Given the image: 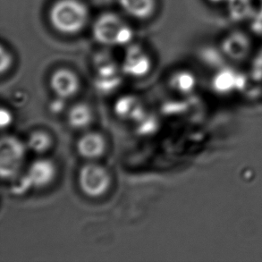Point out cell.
Masks as SVG:
<instances>
[{"label": "cell", "instance_id": "1", "mask_svg": "<svg viewBox=\"0 0 262 262\" xmlns=\"http://www.w3.org/2000/svg\"><path fill=\"white\" fill-rule=\"evenodd\" d=\"M54 28L64 34H75L85 27L89 10L80 0H58L54 4L50 14Z\"/></svg>", "mask_w": 262, "mask_h": 262}, {"label": "cell", "instance_id": "2", "mask_svg": "<svg viewBox=\"0 0 262 262\" xmlns=\"http://www.w3.org/2000/svg\"><path fill=\"white\" fill-rule=\"evenodd\" d=\"M93 35L103 45H126L131 41L134 32L117 14H102L93 26Z\"/></svg>", "mask_w": 262, "mask_h": 262}, {"label": "cell", "instance_id": "3", "mask_svg": "<svg viewBox=\"0 0 262 262\" xmlns=\"http://www.w3.org/2000/svg\"><path fill=\"white\" fill-rule=\"evenodd\" d=\"M26 144L13 136L1 140L0 147V174L3 179H14L25 161Z\"/></svg>", "mask_w": 262, "mask_h": 262}, {"label": "cell", "instance_id": "4", "mask_svg": "<svg viewBox=\"0 0 262 262\" xmlns=\"http://www.w3.org/2000/svg\"><path fill=\"white\" fill-rule=\"evenodd\" d=\"M111 184V177L105 167L98 163L86 164L80 170L79 185L84 194L97 198L106 193Z\"/></svg>", "mask_w": 262, "mask_h": 262}, {"label": "cell", "instance_id": "5", "mask_svg": "<svg viewBox=\"0 0 262 262\" xmlns=\"http://www.w3.org/2000/svg\"><path fill=\"white\" fill-rule=\"evenodd\" d=\"M50 87L58 99H69L78 92L80 81L75 73L61 68L54 72L50 78Z\"/></svg>", "mask_w": 262, "mask_h": 262}, {"label": "cell", "instance_id": "6", "mask_svg": "<svg viewBox=\"0 0 262 262\" xmlns=\"http://www.w3.org/2000/svg\"><path fill=\"white\" fill-rule=\"evenodd\" d=\"M151 63L149 56L138 45H133L126 50L123 69L125 74L133 77H142L150 70Z\"/></svg>", "mask_w": 262, "mask_h": 262}, {"label": "cell", "instance_id": "7", "mask_svg": "<svg viewBox=\"0 0 262 262\" xmlns=\"http://www.w3.org/2000/svg\"><path fill=\"white\" fill-rule=\"evenodd\" d=\"M56 165L49 159H39L32 162L25 173L32 187L43 188L50 185L56 177Z\"/></svg>", "mask_w": 262, "mask_h": 262}, {"label": "cell", "instance_id": "8", "mask_svg": "<svg viewBox=\"0 0 262 262\" xmlns=\"http://www.w3.org/2000/svg\"><path fill=\"white\" fill-rule=\"evenodd\" d=\"M106 149V140L97 132H87L80 137L77 142L79 154L86 160L99 159L103 156Z\"/></svg>", "mask_w": 262, "mask_h": 262}, {"label": "cell", "instance_id": "9", "mask_svg": "<svg viewBox=\"0 0 262 262\" xmlns=\"http://www.w3.org/2000/svg\"><path fill=\"white\" fill-rule=\"evenodd\" d=\"M250 49V39L242 32H233L224 39V51L233 58H242L245 57L248 53Z\"/></svg>", "mask_w": 262, "mask_h": 262}, {"label": "cell", "instance_id": "10", "mask_svg": "<svg viewBox=\"0 0 262 262\" xmlns=\"http://www.w3.org/2000/svg\"><path fill=\"white\" fill-rule=\"evenodd\" d=\"M68 123L76 130H84L89 127L93 120L92 108L85 103H78L72 106L68 111Z\"/></svg>", "mask_w": 262, "mask_h": 262}, {"label": "cell", "instance_id": "11", "mask_svg": "<svg viewBox=\"0 0 262 262\" xmlns=\"http://www.w3.org/2000/svg\"><path fill=\"white\" fill-rule=\"evenodd\" d=\"M120 5L131 16L145 19L155 10L156 0H120Z\"/></svg>", "mask_w": 262, "mask_h": 262}, {"label": "cell", "instance_id": "12", "mask_svg": "<svg viewBox=\"0 0 262 262\" xmlns=\"http://www.w3.org/2000/svg\"><path fill=\"white\" fill-rule=\"evenodd\" d=\"M115 110L123 119H134L142 113V104L136 97L125 96L117 101Z\"/></svg>", "mask_w": 262, "mask_h": 262}, {"label": "cell", "instance_id": "13", "mask_svg": "<svg viewBox=\"0 0 262 262\" xmlns=\"http://www.w3.org/2000/svg\"><path fill=\"white\" fill-rule=\"evenodd\" d=\"M26 147L36 154H44L51 148L52 138L47 132L35 131L29 135Z\"/></svg>", "mask_w": 262, "mask_h": 262}, {"label": "cell", "instance_id": "14", "mask_svg": "<svg viewBox=\"0 0 262 262\" xmlns=\"http://www.w3.org/2000/svg\"><path fill=\"white\" fill-rule=\"evenodd\" d=\"M170 84L177 92H189L194 86V76L187 71L177 72L171 77Z\"/></svg>", "mask_w": 262, "mask_h": 262}, {"label": "cell", "instance_id": "15", "mask_svg": "<svg viewBox=\"0 0 262 262\" xmlns=\"http://www.w3.org/2000/svg\"><path fill=\"white\" fill-rule=\"evenodd\" d=\"M13 64V57L11 56V54L5 50V48H1V73L5 74L6 72L8 71L10 69L11 66Z\"/></svg>", "mask_w": 262, "mask_h": 262}, {"label": "cell", "instance_id": "16", "mask_svg": "<svg viewBox=\"0 0 262 262\" xmlns=\"http://www.w3.org/2000/svg\"><path fill=\"white\" fill-rule=\"evenodd\" d=\"M12 119H13V117H12L10 111L2 108L1 110V126L3 128L7 127L11 124Z\"/></svg>", "mask_w": 262, "mask_h": 262}, {"label": "cell", "instance_id": "17", "mask_svg": "<svg viewBox=\"0 0 262 262\" xmlns=\"http://www.w3.org/2000/svg\"><path fill=\"white\" fill-rule=\"evenodd\" d=\"M210 2H213V3H220V2H223L225 0H209Z\"/></svg>", "mask_w": 262, "mask_h": 262}]
</instances>
